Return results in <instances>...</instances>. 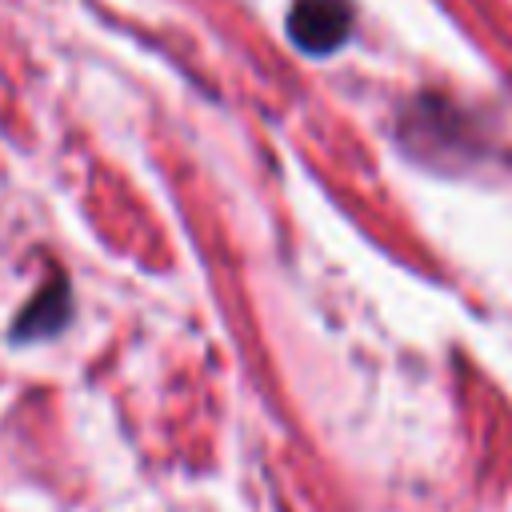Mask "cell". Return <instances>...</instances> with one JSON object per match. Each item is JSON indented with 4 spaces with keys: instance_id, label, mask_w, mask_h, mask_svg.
I'll return each mask as SVG.
<instances>
[{
    "instance_id": "obj_1",
    "label": "cell",
    "mask_w": 512,
    "mask_h": 512,
    "mask_svg": "<svg viewBox=\"0 0 512 512\" xmlns=\"http://www.w3.org/2000/svg\"><path fill=\"white\" fill-rule=\"evenodd\" d=\"M72 320V280L64 268H52L48 280L24 300V308L12 320V344H40L68 328Z\"/></svg>"
},
{
    "instance_id": "obj_2",
    "label": "cell",
    "mask_w": 512,
    "mask_h": 512,
    "mask_svg": "<svg viewBox=\"0 0 512 512\" xmlns=\"http://www.w3.org/2000/svg\"><path fill=\"white\" fill-rule=\"evenodd\" d=\"M352 32L348 0H296L288 12V36L308 56L336 52Z\"/></svg>"
}]
</instances>
